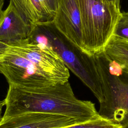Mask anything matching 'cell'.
<instances>
[{"label": "cell", "mask_w": 128, "mask_h": 128, "mask_svg": "<svg viewBox=\"0 0 128 128\" xmlns=\"http://www.w3.org/2000/svg\"><path fill=\"white\" fill-rule=\"evenodd\" d=\"M4 100L6 109L2 120L32 112L64 116L82 122L100 117L94 104L76 97L68 81L40 88L9 86Z\"/></svg>", "instance_id": "obj_1"}, {"label": "cell", "mask_w": 128, "mask_h": 128, "mask_svg": "<svg viewBox=\"0 0 128 128\" xmlns=\"http://www.w3.org/2000/svg\"><path fill=\"white\" fill-rule=\"evenodd\" d=\"M52 49L64 64L89 88L99 102L102 101V83L98 56H90L67 39L52 21L32 24L28 40Z\"/></svg>", "instance_id": "obj_2"}, {"label": "cell", "mask_w": 128, "mask_h": 128, "mask_svg": "<svg viewBox=\"0 0 128 128\" xmlns=\"http://www.w3.org/2000/svg\"><path fill=\"white\" fill-rule=\"evenodd\" d=\"M80 8L82 50L101 54L112 36L120 8L108 0H77Z\"/></svg>", "instance_id": "obj_3"}, {"label": "cell", "mask_w": 128, "mask_h": 128, "mask_svg": "<svg viewBox=\"0 0 128 128\" xmlns=\"http://www.w3.org/2000/svg\"><path fill=\"white\" fill-rule=\"evenodd\" d=\"M98 56L104 97L98 114L122 128H128V74L116 62H106L102 53Z\"/></svg>", "instance_id": "obj_4"}, {"label": "cell", "mask_w": 128, "mask_h": 128, "mask_svg": "<svg viewBox=\"0 0 128 128\" xmlns=\"http://www.w3.org/2000/svg\"><path fill=\"white\" fill-rule=\"evenodd\" d=\"M0 73L9 86L18 88H40L63 83L9 50L0 60Z\"/></svg>", "instance_id": "obj_5"}, {"label": "cell", "mask_w": 128, "mask_h": 128, "mask_svg": "<svg viewBox=\"0 0 128 128\" xmlns=\"http://www.w3.org/2000/svg\"><path fill=\"white\" fill-rule=\"evenodd\" d=\"M9 50L29 60L39 69L58 79L61 82L68 81L70 72L60 56L52 49L40 44L27 41Z\"/></svg>", "instance_id": "obj_6"}, {"label": "cell", "mask_w": 128, "mask_h": 128, "mask_svg": "<svg viewBox=\"0 0 128 128\" xmlns=\"http://www.w3.org/2000/svg\"><path fill=\"white\" fill-rule=\"evenodd\" d=\"M52 22L60 32L83 50L80 14L77 0H59Z\"/></svg>", "instance_id": "obj_7"}, {"label": "cell", "mask_w": 128, "mask_h": 128, "mask_svg": "<svg viewBox=\"0 0 128 128\" xmlns=\"http://www.w3.org/2000/svg\"><path fill=\"white\" fill-rule=\"evenodd\" d=\"M82 122L64 116L32 112L1 120L0 128H63Z\"/></svg>", "instance_id": "obj_8"}, {"label": "cell", "mask_w": 128, "mask_h": 128, "mask_svg": "<svg viewBox=\"0 0 128 128\" xmlns=\"http://www.w3.org/2000/svg\"><path fill=\"white\" fill-rule=\"evenodd\" d=\"M32 28L10 4L0 18V42L10 46L18 45L28 40Z\"/></svg>", "instance_id": "obj_9"}, {"label": "cell", "mask_w": 128, "mask_h": 128, "mask_svg": "<svg viewBox=\"0 0 128 128\" xmlns=\"http://www.w3.org/2000/svg\"><path fill=\"white\" fill-rule=\"evenodd\" d=\"M59 0H10L22 18L32 25L52 22L56 16Z\"/></svg>", "instance_id": "obj_10"}, {"label": "cell", "mask_w": 128, "mask_h": 128, "mask_svg": "<svg viewBox=\"0 0 128 128\" xmlns=\"http://www.w3.org/2000/svg\"><path fill=\"white\" fill-rule=\"evenodd\" d=\"M108 60L117 64L128 74V41L112 36L102 52Z\"/></svg>", "instance_id": "obj_11"}, {"label": "cell", "mask_w": 128, "mask_h": 128, "mask_svg": "<svg viewBox=\"0 0 128 128\" xmlns=\"http://www.w3.org/2000/svg\"><path fill=\"white\" fill-rule=\"evenodd\" d=\"M63 128H122L120 125L102 116Z\"/></svg>", "instance_id": "obj_12"}, {"label": "cell", "mask_w": 128, "mask_h": 128, "mask_svg": "<svg viewBox=\"0 0 128 128\" xmlns=\"http://www.w3.org/2000/svg\"><path fill=\"white\" fill-rule=\"evenodd\" d=\"M112 36L128 41V11L120 13Z\"/></svg>", "instance_id": "obj_13"}, {"label": "cell", "mask_w": 128, "mask_h": 128, "mask_svg": "<svg viewBox=\"0 0 128 128\" xmlns=\"http://www.w3.org/2000/svg\"><path fill=\"white\" fill-rule=\"evenodd\" d=\"M10 46L0 42V60L6 54Z\"/></svg>", "instance_id": "obj_14"}, {"label": "cell", "mask_w": 128, "mask_h": 128, "mask_svg": "<svg viewBox=\"0 0 128 128\" xmlns=\"http://www.w3.org/2000/svg\"><path fill=\"white\" fill-rule=\"evenodd\" d=\"M4 100H0V120H1L2 116V108L4 107Z\"/></svg>", "instance_id": "obj_15"}, {"label": "cell", "mask_w": 128, "mask_h": 128, "mask_svg": "<svg viewBox=\"0 0 128 128\" xmlns=\"http://www.w3.org/2000/svg\"><path fill=\"white\" fill-rule=\"evenodd\" d=\"M110 2L115 4L117 7L120 8V0H108Z\"/></svg>", "instance_id": "obj_16"}, {"label": "cell", "mask_w": 128, "mask_h": 128, "mask_svg": "<svg viewBox=\"0 0 128 128\" xmlns=\"http://www.w3.org/2000/svg\"><path fill=\"white\" fill-rule=\"evenodd\" d=\"M4 0H0V18L1 16V15L2 13V7L4 6Z\"/></svg>", "instance_id": "obj_17"}]
</instances>
